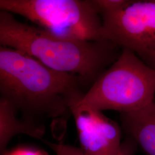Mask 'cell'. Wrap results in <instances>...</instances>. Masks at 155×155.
Instances as JSON below:
<instances>
[{"label":"cell","mask_w":155,"mask_h":155,"mask_svg":"<svg viewBox=\"0 0 155 155\" xmlns=\"http://www.w3.org/2000/svg\"><path fill=\"white\" fill-rule=\"evenodd\" d=\"M88 86L77 75L52 70L18 50L0 47V98L25 120L43 124L71 114Z\"/></svg>","instance_id":"6da1fadb"},{"label":"cell","mask_w":155,"mask_h":155,"mask_svg":"<svg viewBox=\"0 0 155 155\" xmlns=\"http://www.w3.org/2000/svg\"><path fill=\"white\" fill-rule=\"evenodd\" d=\"M0 45L18 50L59 72L77 75L91 86L113 64L122 49L107 40L78 41L57 37L0 12Z\"/></svg>","instance_id":"7a4b0ae2"},{"label":"cell","mask_w":155,"mask_h":155,"mask_svg":"<svg viewBox=\"0 0 155 155\" xmlns=\"http://www.w3.org/2000/svg\"><path fill=\"white\" fill-rule=\"evenodd\" d=\"M155 95V68L133 51L122 49L116 61L98 78L77 105L128 113L149 105Z\"/></svg>","instance_id":"3957f363"},{"label":"cell","mask_w":155,"mask_h":155,"mask_svg":"<svg viewBox=\"0 0 155 155\" xmlns=\"http://www.w3.org/2000/svg\"><path fill=\"white\" fill-rule=\"evenodd\" d=\"M0 9L24 17L59 38L105 40L101 16L93 0H0Z\"/></svg>","instance_id":"277c9868"},{"label":"cell","mask_w":155,"mask_h":155,"mask_svg":"<svg viewBox=\"0 0 155 155\" xmlns=\"http://www.w3.org/2000/svg\"><path fill=\"white\" fill-rule=\"evenodd\" d=\"M101 16L104 40L143 60L155 51V0H132L121 9Z\"/></svg>","instance_id":"5b68a950"},{"label":"cell","mask_w":155,"mask_h":155,"mask_svg":"<svg viewBox=\"0 0 155 155\" xmlns=\"http://www.w3.org/2000/svg\"><path fill=\"white\" fill-rule=\"evenodd\" d=\"M80 149L86 155H117L122 147L121 130L102 111L75 105L71 110Z\"/></svg>","instance_id":"8992f818"},{"label":"cell","mask_w":155,"mask_h":155,"mask_svg":"<svg viewBox=\"0 0 155 155\" xmlns=\"http://www.w3.org/2000/svg\"><path fill=\"white\" fill-rule=\"evenodd\" d=\"M122 128L148 155H155V102L138 110L121 113Z\"/></svg>","instance_id":"52a82bcc"},{"label":"cell","mask_w":155,"mask_h":155,"mask_svg":"<svg viewBox=\"0 0 155 155\" xmlns=\"http://www.w3.org/2000/svg\"><path fill=\"white\" fill-rule=\"evenodd\" d=\"M18 111L11 104L0 98V155L7 151L6 148L12 139L19 134L43 140L45 127L43 124L31 122L18 118Z\"/></svg>","instance_id":"ba28073f"},{"label":"cell","mask_w":155,"mask_h":155,"mask_svg":"<svg viewBox=\"0 0 155 155\" xmlns=\"http://www.w3.org/2000/svg\"><path fill=\"white\" fill-rule=\"evenodd\" d=\"M43 141L55 152L56 155H86L79 148L72 145L63 143H52L45 140ZM135 151L136 143L132 139L128 137L122 143L121 149L117 155H134Z\"/></svg>","instance_id":"9c48e42d"},{"label":"cell","mask_w":155,"mask_h":155,"mask_svg":"<svg viewBox=\"0 0 155 155\" xmlns=\"http://www.w3.org/2000/svg\"><path fill=\"white\" fill-rule=\"evenodd\" d=\"M132 0H93V4L100 13L117 11L129 5Z\"/></svg>","instance_id":"30bf717a"},{"label":"cell","mask_w":155,"mask_h":155,"mask_svg":"<svg viewBox=\"0 0 155 155\" xmlns=\"http://www.w3.org/2000/svg\"><path fill=\"white\" fill-rule=\"evenodd\" d=\"M3 155H48L44 150L31 147H18L7 150Z\"/></svg>","instance_id":"8fae6325"},{"label":"cell","mask_w":155,"mask_h":155,"mask_svg":"<svg viewBox=\"0 0 155 155\" xmlns=\"http://www.w3.org/2000/svg\"><path fill=\"white\" fill-rule=\"evenodd\" d=\"M144 61H146L145 63L155 69V51L151 53L147 58H145Z\"/></svg>","instance_id":"7c38bea8"}]
</instances>
